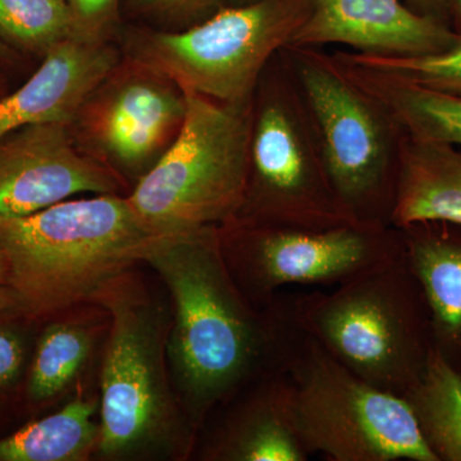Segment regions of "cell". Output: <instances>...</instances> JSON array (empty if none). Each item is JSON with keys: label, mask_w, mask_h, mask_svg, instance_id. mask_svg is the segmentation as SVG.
<instances>
[{"label": "cell", "mask_w": 461, "mask_h": 461, "mask_svg": "<svg viewBox=\"0 0 461 461\" xmlns=\"http://www.w3.org/2000/svg\"><path fill=\"white\" fill-rule=\"evenodd\" d=\"M144 262L172 296L167 355L193 423L258 379L284 372L297 332L291 296L254 304L227 266L218 227L163 236Z\"/></svg>", "instance_id": "1"}, {"label": "cell", "mask_w": 461, "mask_h": 461, "mask_svg": "<svg viewBox=\"0 0 461 461\" xmlns=\"http://www.w3.org/2000/svg\"><path fill=\"white\" fill-rule=\"evenodd\" d=\"M163 236L148 232L127 198L67 199L25 217H0L8 285L39 323L83 302L144 262Z\"/></svg>", "instance_id": "2"}, {"label": "cell", "mask_w": 461, "mask_h": 461, "mask_svg": "<svg viewBox=\"0 0 461 461\" xmlns=\"http://www.w3.org/2000/svg\"><path fill=\"white\" fill-rule=\"evenodd\" d=\"M294 320L339 364L402 396L436 345L426 300L405 251L330 293L291 296Z\"/></svg>", "instance_id": "3"}, {"label": "cell", "mask_w": 461, "mask_h": 461, "mask_svg": "<svg viewBox=\"0 0 461 461\" xmlns=\"http://www.w3.org/2000/svg\"><path fill=\"white\" fill-rule=\"evenodd\" d=\"M185 94L180 133L127 196L139 222L157 236L222 226L247 194L254 98L227 104Z\"/></svg>", "instance_id": "4"}, {"label": "cell", "mask_w": 461, "mask_h": 461, "mask_svg": "<svg viewBox=\"0 0 461 461\" xmlns=\"http://www.w3.org/2000/svg\"><path fill=\"white\" fill-rule=\"evenodd\" d=\"M232 221L309 230L366 224L333 186L311 109L282 50L254 94L247 194Z\"/></svg>", "instance_id": "5"}, {"label": "cell", "mask_w": 461, "mask_h": 461, "mask_svg": "<svg viewBox=\"0 0 461 461\" xmlns=\"http://www.w3.org/2000/svg\"><path fill=\"white\" fill-rule=\"evenodd\" d=\"M284 373L294 427L311 456L437 461L402 396L357 377L300 327Z\"/></svg>", "instance_id": "6"}, {"label": "cell", "mask_w": 461, "mask_h": 461, "mask_svg": "<svg viewBox=\"0 0 461 461\" xmlns=\"http://www.w3.org/2000/svg\"><path fill=\"white\" fill-rule=\"evenodd\" d=\"M314 0H254L224 5L180 30L131 32L130 58L185 93L227 104L251 102L264 69L311 16Z\"/></svg>", "instance_id": "7"}, {"label": "cell", "mask_w": 461, "mask_h": 461, "mask_svg": "<svg viewBox=\"0 0 461 461\" xmlns=\"http://www.w3.org/2000/svg\"><path fill=\"white\" fill-rule=\"evenodd\" d=\"M320 133L339 198L359 222L391 226L403 132L384 105L315 47L282 50Z\"/></svg>", "instance_id": "8"}, {"label": "cell", "mask_w": 461, "mask_h": 461, "mask_svg": "<svg viewBox=\"0 0 461 461\" xmlns=\"http://www.w3.org/2000/svg\"><path fill=\"white\" fill-rule=\"evenodd\" d=\"M93 303L112 318L102 368L98 451L109 459L131 456L163 444L172 429L165 318L129 272L109 282Z\"/></svg>", "instance_id": "9"}, {"label": "cell", "mask_w": 461, "mask_h": 461, "mask_svg": "<svg viewBox=\"0 0 461 461\" xmlns=\"http://www.w3.org/2000/svg\"><path fill=\"white\" fill-rule=\"evenodd\" d=\"M218 235L233 278L259 306L291 285L338 286L403 251L402 230L375 224L309 230L230 221Z\"/></svg>", "instance_id": "10"}, {"label": "cell", "mask_w": 461, "mask_h": 461, "mask_svg": "<svg viewBox=\"0 0 461 461\" xmlns=\"http://www.w3.org/2000/svg\"><path fill=\"white\" fill-rule=\"evenodd\" d=\"M186 109L177 84L129 57L91 91L69 127L81 150L122 180L139 181L177 138Z\"/></svg>", "instance_id": "11"}, {"label": "cell", "mask_w": 461, "mask_h": 461, "mask_svg": "<svg viewBox=\"0 0 461 461\" xmlns=\"http://www.w3.org/2000/svg\"><path fill=\"white\" fill-rule=\"evenodd\" d=\"M122 178L76 144L69 123H35L0 138V217H25L78 194H117Z\"/></svg>", "instance_id": "12"}, {"label": "cell", "mask_w": 461, "mask_h": 461, "mask_svg": "<svg viewBox=\"0 0 461 461\" xmlns=\"http://www.w3.org/2000/svg\"><path fill=\"white\" fill-rule=\"evenodd\" d=\"M457 32L400 0H314L311 16L288 45L341 44L357 53L417 57L441 53Z\"/></svg>", "instance_id": "13"}, {"label": "cell", "mask_w": 461, "mask_h": 461, "mask_svg": "<svg viewBox=\"0 0 461 461\" xmlns=\"http://www.w3.org/2000/svg\"><path fill=\"white\" fill-rule=\"evenodd\" d=\"M42 62L20 89L0 98V138L35 123H71L91 91L120 62L111 44L65 41L41 58Z\"/></svg>", "instance_id": "14"}, {"label": "cell", "mask_w": 461, "mask_h": 461, "mask_svg": "<svg viewBox=\"0 0 461 461\" xmlns=\"http://www.w3.org/2000/svg\"><path fill=\"white\" fill-rule=\"evenodd\" d=\"M250 396L230 414L217 441L209 447L213 460L306 461L294 427L290 390L284 372L254 382Z\"/></svg>", "instance_id": "15"}, {"label": "cell", "mask_w": 461, "mask_h": 461, "mask_svg": "<svg viewBox=\"0 0 461 461\" xmlns=\"http://www.w3.org/2000/svg\"><path fill=\"white\" fill-rule=\"evenodd\" d=\"M438 222L461 226V147L403 133L391 226Z\"/></svg>", "instance_id": "16"}, {"label": "cell", "mask_w": 461, "mask_h": 461, "mask_svg": "<svg viewBox=\"0 0 461 461\" xmlns=\"http://www.w3.org/2000/svg\"><path fill=\"white\" fill-rule=\"evenodd\" d=\"M332 56L354 84L384 105L405 135L461 147L460 96L427 89L364 66L348 51L338 50Z\"/></svg>", "instance_id": "17"}, {"label": "cell", "mask_w": 461, "mask_h": 461, "mask_svg": "<svg viewBox=\"0 0 461 461\" xmlns=\"http://www.w3.org/2000/svg\"><path fill=\"white\" fill-rule=\"evenodd\" d=\"M399 230L429 308L433 339L450 357L461 346V240L433 232L429 223Z\"/></svg>", "instance_id": "18"}, {"label": "cell", "mask_w": 461, "mask_h": 461, "mask_svg": "<svg viewBox=\"0 0 461 461\" xmlns=\"http://www.w3.org/2000/svg\"><path fill=\"white\" fill-rule=\"evenodd\" d=\"M402 397L437 461H461V369L451 357L433 346Z\"/></svg>", "instance_id": "19"}, {"label": "cell", "mask_w": 461, "mask_h": 461, "mask_svg": "<svg viewBox=\"0 0 461 461\" xmlns=\"http://www.w3.org/2000/svg\"><path fill=\"white\" fill-rule=\"evenodd\" d=\"M96 400L76 397L62 409L0 436V461H83L98 448Z\"/></svg>", "instance_id": "20"}, {"label": "cell", "mask_w": 461, "mask_h": 461, "mask_svg": "<svg viewBox=\"0 0 461 461\" xmlns=\"http://www.w3.org/2000/svg\"><path fill=\"white\" fill-rule=\"evenodd\" d=\"M36 338L21 399L38 411L65 393L89 357V330L66 321H47Z\"/></svg>", "instance_id": "21"}, {"label": "cell", "mask_w": 461, "mask_h": 461, "mask_svg": "<svg viewBox=\"0 0 461 461\" xmlns=\"http://www.w3.org/2000/svg\"><path fill=\"white\" fill-rule=\"evenodd\" d=\"M68 39L67 0H0V41L17 53L42 58Z\"/></svg>", "instance_id": "22"}, {"label": "cell", "mask_w": 461, "mask_h": 461, "mask_svg": "<svg viewBox=\"0 0 461 461\" xmlns=\"http://www.w3.org/2000/svg\"><path fill=\"white\" fill-rule=\"evenodd\" d=\"M364 66L386 72L408 83L461 98V30L456 41L441 53L417 57H386L348 51Z\"/></svg>", "instance_id": "23"}, {"label": "cell", "mask_w": 461, "mask_h": 461, "mask_svg": "<svg viewBox=\"0 0 461 461\" xmlns=\"http://www.w3.org/2000/svg\"><path fill=\"white\" fill-rule=\"evenodd\" d=\"M39 321L23 311L0 314V400L20 399L32 360V327Z\"/></svg>", "instance_id": "24"}, {"label": "cell", "mask_w": 461, "mask_h": 461, "mask_svg": "<svg viewBox=\"0 0 461 461\" xmlns=\"http://www.w3.org/2000/svg\"><path fill=\"white\" fill-rule=\"evenodd\" d=\"M126 0H67L71 18L72 41L105 44L120 26Z\"/></svg>", "instance_id": "25"}, {"label": "cell", "mask_w": 461, "mask_h": 461, "mask_svg": "<svg viewBox=\"0 0 461 461\" xmlns=\"http://www.w3.org/2000/svg\"><path fill=\"white\" fill-rule=\"evenodd\" d=\"M133 14L166 27V32H180L203 23L227 5L226 0H126Z\"/></svg>", "instance_id": "26"}, {"label": "cell", "mask_w": 461, "mask_h": 461, "mask_svg": "<svg viewBox=\"0 0 461 461\" xmlns=\"http://www.w3.org/2000/svg\"><path fill=\"white\" fill-rule=\"evenodd\" d=\"M409 7L417 14L437 18L447 23L451 14V0H406Z\"/></svg>", "instance_id": "27"}, {"label": "cell", "mask_w": 461, "mask_h": 461, "mask_svg": "<svg viewBox=\"0 0 461 461\" xmlns=\"http://www.w3.org/2000/svg\"><path fill=\"white\" fill-rule=\"evenodd\" d=\"M14 311H23V300L14 287L2 285L0 286V314Z\"/></svg>", "instance_id": "28"}, {"label": "cell", "mask_w": 461, "mask_h": 461, "mask_svg": "<svg viewBox=\"0 0 461 461\" xmlns=\"http://www.w3.org/2000/svg\"><path fill=\"white\" fill-rule=\"evenodd\" d=\"M17 51L0 41V65H14L17 62Z\"/></svg>", "instance_id": "29"}, {"label": "cell", "mask_w": 461, "mask_h": 461, "mask_svg": "<svg viewBox=\"0 0 461 461\" xmlns=\"http://www.w3.org/2000/svg\"><path fill=\"white\" fill-rule=\"evenodd\" d=\"M9 280V267L7 256H5V250H3L2 245H0V286L2 285H8ZM9 286V285H8Z\"/></svg>", "instance_id": "30"}, {"label": "cell", "mask_w": 461, "mask_h": 461, "mask_svg": "<svg viewBox=\"0 0 461 461\" xmlns=\"http://www.w3.org/2000/svg\"><path fill=\"white\" fill-rule=\"evenodd\" d=\"M451 14H453L455 21H456L457 26L459 29L456 32H460L461 30V0H451Z\"/></svg>", "instance_id": "31"}, {"label": "cell", "mask_w": 461, "mask_h": 461, "mask_svg": "<svg viewBox=\"0 0 461 461\" xmlns=\"http://www.w3.org/2000/svg\"><path fill=\"white\" fill-rule=\"evenodd\" d=\"M8 402H2L0 400V424L3 423V420H5V408H7Z\"/></svg>", "instance_id": "32"}, {"label": "cell", "mask_w": 461, "mask_h": 461, "mask_svg": "<svg viewBox=\"0 0 461 461\" xmlns=\"http://www.w3.org/2000/svg\"><path fill=\"white\" fill-rule=\"evenodd\" d=\"M254 2V0H226L227 5H245V3Z\"/></svg>", "instance_id": "33"}, {"label": "cell", "mask_w": 461, "mask_h": 461, "mask_svg": "<svg viewBox=\"0 0 461 461\" xmlns=\"http://www.w3.org/2000/svg\"><path fill=\"white\" fill-rule=\"evenodd\" d=\"M3 86H5V85H3L2 78H0V98L3 96Z\"/></svg>", "instance_id": "34"}, {"label": "cell", "mask_w": 461, "mask_h": 461, "mask_svg": "<svg viewBox=\"0 0 461 461\" xmlns=\"http://www.w3.org/2000/svg\"><path fill=\"white\" fill-rule=\"evenodd\" d=\"M456 354L460 355V360H461V346L459 348H457ZM461 369V368H460Z\"/></svg>", "instance_id": "35"}]
</instances>
